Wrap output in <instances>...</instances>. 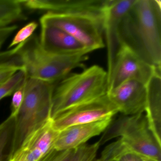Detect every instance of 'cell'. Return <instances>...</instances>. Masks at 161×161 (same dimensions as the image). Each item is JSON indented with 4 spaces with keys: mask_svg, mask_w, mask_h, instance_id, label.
I'll use <instances>...</instances> for the list:
<instances>
[{
    "mask_svg": "<svg viewBox=\"0 0 161 161\" xmlns=\"http://www.w3.org/2000/svg\"><path fill=\"white\" fill-rule=\"evenodd\" d=\"M161 3L157 0H135L119 26L121 47L157 69H161Z\"/></svg>",
    "mask_w": 161,
    "mask_h": 161,
    "instance_id": "1",
    "label": "cell"
},
{
    "mask_svg": "<svg viewBox=\"0 0 161 161\" xmlns=\"http://www.w3.org/2000/svg\"><path fill=\"white\" fill-rule=\"evenodd\" d=\"M87 58V54L64 55L48 52L35 34L14 47L0 53V64L23 68L28 78L53 84L64 79L74 69L82 66Z\"/></svg>",
    "mask_w": 161,
    "mask_h": 161,
    "instance_id": "2",
    "label": "cell"
},
{
    "mask_svg": "<svg viewBox=\"0 0 161 161\" xmlns=\"http://www.w3.org/2000/svg\"><path fill=\"white\" fill-rule=\"evenodd\" d=\"M56 85L27 78L23 103L15 117L13 154L29 136L52 119L53 95Z\"/></svg>",
    "mask_w": 161,
    "mask_h": 161,
    "instance_id": "3",
    "label": "cell"
},
{
    "mask_svg": "<svg viewBox=\"0 0 161 161\" xmlns=\"http://www.w3.org/2000/svg\"><path fill=\"white\" fill-rule=\"evenodd\" d=\"M107 89V71L99 66L68 75L53 90L51 119L69 108L106 95Z\"/></svg>",
    "mask_w": 161,
    "mask_h": 161,
    "instance_id": "4",
    "label": "cell"
},
{
    "mask_svg": "<svg viewBox=\"0 0 161 161\" xmlns=\"http://www.w3.org/2000/svg\"><path fill=\"white\" fill-rule=\"evenodd\" d=\"M118 137L132 149L161 161V146L150 130L144 113L132 115H122L112 121L99 142L102 146Z\"/></svg>",
    "mask_w": 161,
    "mask_h": 161,
    "instance_id": "5",
    "label": "cell"
},
{
    "mask_svg": "<svg viewBox=\"0 0 161 161\" xmlns=\"http://www.w3.org/2000/svg\"><path fill=\"white\" fill-rule=\"evenodd\" d=\"M103 20V17L90 14L48 12L40 18V23L64 31L91 52L105 47Z\"/></svg>",
    "mask_w": 161,
    "mask_h": 161,
    "instance_id": "6",
    "label": "cell"
},
{
    "mask_svg": "<svg viewBox=\"0 0 161 161\" xmlns=\"http://www.w3.org/2000/svg\"><path fill=\"white\" fill-rule=\"evenodd\" d=\"M119 113L107 94L96 99L69 108L52 119L53 127L61 132L71 126L113 117Z\"/></svg>",
    "mask_w": 161,
    "mask_h": 161,
    "instance_id": "7",
    "label": "cell"
},
{
    "mask_svg": "<svg viewBox=\"0 0 161 161\" xmlns=\"http://www.w3.org/2000/svg\"><path fill=\"white\" fill-rule=\"evenodd\" d=\"M156 70L161 69H155L129 49L121 47L108 80L107 92L131 80L147 85Z\"/></svg>",
    "mask_w": 161,
    "mask_h": 161,
    "instance_id": "8",
    "label": "cell"
},
{
    "mask_svg": "<svg viewBox=\"0 0 161 161\" xmlns=\"http://www.w3.org/2000/svg\"><path fill=\"white\" fill-rule=\"evenodd\" d=\"M110 0H19L23 7L32 11L57 14H90L104 16Z\"/></svg>",
    "mask_w": 161,
    "mask_h": 161,
    "instance_id": "9",
    "label": "cell"
},
{
    "mask_svg": "<svg viewBox=\"0 0 161 161\" xmlns=\"http://www.w3.org/2000/svg\"><path fill=\"white\" fill-rule=\"evenodd\" d=\"M135 0H110L104 13L103 34L107 51L108 82L121 46L119 38V26L121 19Z\"/></svg>",
    "mask_w": 161,
    "mask_h": 161,
    "instance_id": "10",
    "label": "cell"
},
{
    "mask_svg": "<svg viewBox=\"0 0 161 161\" xmlns=\"http://www.w3.org/2000/svg\"><path fill=\"white\" fill-rule=\"evenodd\" d=\"M111 102L123 115H132L145 112L147 86L138 81H127L107 92Z\"/></svg>",
    "mask_w": 161,
    "mask_h": 161,
    "instance_id": "11",
    "label": "cell"
},
{
    "mask_svg": "<svg viewBox=\"0 0 161 161\" xmlns=\"http://www.w3.org/2000/svg\"><path fill=\"white\" fill-rule=\"evenodd\" d=\"M59 133L53 129L51 119L27 137L10 161H38L53 147Z\"/></svg>",
    "mask_w": 161,
    "mask_h": 161,
    "instance_id": "12",
    "label": "cell"
},
{
    "mask_svg": "<svg viewBox=\"0 0 161 161\" xmlns=\"http://www.w3.org/2000/svg\"><path fill=\"white\" fill-rule=\"evenodd\" d=\"M113 117L97 121L71 126L61 131L53 147L59 151L76 148L85 144L89 139L99 135L108 128Z\"/></svg>",
    "mask_w": 161,
    "mask_h": 161,
    "instance_id": "13",
    "label": "cell"
},
{
    "mask_svg": "<svg viewBox=\"0 0 161 161\" xmlns=\"http://www.w3.org/2000/svg\"><path fill=\"white\" fill-rule=\"evenodd\" d=\"M40 44L48 52L58 55L87 54L91 52L68 33L50 25H41Z\"/></svg>",
    "mask_w": 161,
    "mask_h": 161,
    "instance_id": "14",
    "label": "cell"
},
{
    "mask_svg": "<svg viewBox=\"0 0 161 161\" xmlns=\"http://www.w3.org/2000/svg\"><path fill=\"white\" fill-rule=\"evenodd\" d=\"M146 86L145 115L150 130L161 146V70H156Z\"/></svg>",
    "mask_w": 161,
    "mask_h": 161,
    "instance_id": "15",
    "label": "cell"
},
{
    "mask_svg": "<svg viewBox=\"0 0 161 161\" xmlns=\"http://www.w3.org/2000/svg\"><path fill=\"white\" fill-rule=\"evenodd\" d=\"M99 158L103 161H158L132 149L119 139L106 146Z\"/></svg>",
    "mask_w": 161,
    "mask_h": 161,
    "instance_id": "16",
    "label": "cell"
},
{
    "mask_svg": "<svg viewBox=\"0 0 161 161\" xmlns=\"http://www.w3.org/2000/svg\"><path fill=\"white\" fill-rule=\"evenodd\" d=\"M15 117L11 115L0 125V161H10L14 153Z\"/></svg>",
    "mask_w": 161,
    "mask_h": 161,
    "instance_id": "17",
    "label": "cell"
},
{
    "mask_svg": "<svg viewBox=\"0 0 161 161\" xmlns=\"http://www.w3.org/2000/svg\"><path fill=\"white\" fill-rule=\"evenodd\" d=\"M27 19L19 0H0V28Z\"/></svg>",
    "mask_w": 161,
    "mask_h": 161,
    "instance_id": "18",
    "label": "cell"
},
{
    "mask_svg": "<svg viewBox=\"0 0 161 161\" xmlns=\"http://www.w3.org/2000/svg\"><path fill=\"white\" fill-rule=\"evenodd\" d=\"M27 77L26 71L22 68L0 86V101L13 95Z\"/></svg>",
    "mask_w": 161,
    "mask_h": 161,
    "instance_id": "19",
    "label": "cell"
},
{
    "mask_svg": "<svg viewBox=\"0 0 161 161\" xmlns=\"http://www.w3.org/2000/svg\"><path fill=\"white\" fill-rule=\"evenodd\" d=\"M100 146L99 141L90 145H81L75 149L69 161H100L96 156Z\"/></svg>",
    "mask_w": 161,
    "mask_h": 161,
    "instance_id": "20",
    "label": "cell"
},
{
    "mask_svg": "<svg viewBox=\"0 0 161 161\" xmlns=\"http://www.w3.org/2000/svg\"><path fill=\"white\" fill-rule=\"evenodd\" d=\"M37 27L38 23L35 21H32L25 25L16 33L9 45L8 49L13 48L28 40L34 34Z\"/></svg>",
    "mask_w": 161,
    "mask_h": 161,
    "instance_id": "21",
    "label": "cell"
},
{
    "mask_svg": "<svg viewBox=\"0 0 161 161\" xmlns=\"http://www.w3.org/2000/svg\"><path fill=\"white\" fill-rule=\"evenodd\" d=\"M75 149L59 151L53 147L38 161H69L74 153Z\"/></svg>",
    "mask_w": 161,
    "mask_h": 161,
    "instance_id": "22",
    "label": "cell"
},
{
    "mask_svg": "<svg viewBox=\"0 0 161 161\" xmlns=\"http://www.w3.org/2000/svg\"><path fill=\"white\" fill-rule=\"evenodd\" d=\"M27 78L28 77L12 95L13 97L11 103V115L16 116L22 105L24 99Z\"/></svg>",
    "mask_w": 161,
    "mask_h": 161,
    "instance_id": "23",
    "label": "cell"
},
{
    "mask_svg": "<svg viewBox=\"0 0 161 161\" xmlns=\"http://www.w3.org/2000/svg\"><path fill=\"white\" fill-rule=\"evenodd\" d=\"M21 69L15 66L0 64V86Z\"/></svg>",
    "mask_w": 161,
    "mask_h": 161,
    "instance_id": "24",
    "label": "cell"
},
{
    "mask_svg": "<svg viewBox=\"0 0 161 161\" xmlns=\"http://www.w3.org/2000/svg\"><path fill=\"white\" fill-rule=\"evenodd\" d=\"M17 29L18 26L15 24L0 28V49Z\"/></svg>",
    "mask_w": 161,
    "mask_h": 161,
    "instance_id": "25",
    "label": "cell"
},
{
    "mask_svg": "<svg viewBox=\"0 0 161 161\" xmlns=\"http://www.w3.org/2000/svg\"><path fill=\"white\" fill-rule=\"evenodd\" d=\"M99 159L100 161H102L101 160H100V158H99Z\"/></svg>",
    "mask_w": 161,
    "mask_h": 161,
    "instance_id": "26",
    "label": "cell"
}]
</instances>
